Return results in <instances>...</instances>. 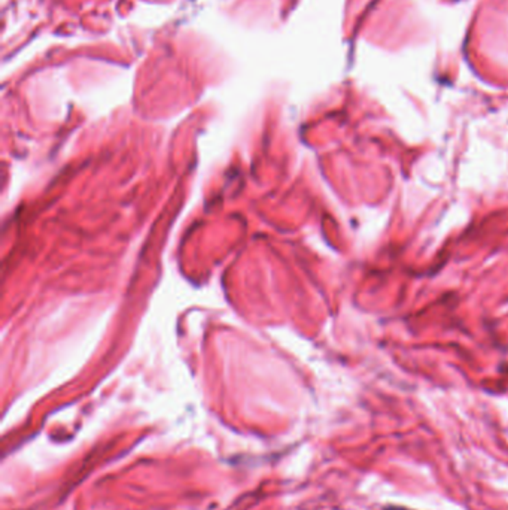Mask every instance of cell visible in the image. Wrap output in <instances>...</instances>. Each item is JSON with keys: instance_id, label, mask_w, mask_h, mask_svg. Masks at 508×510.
Listing matches in <instances>:
<instances>
[{"instance_id": "6da1fadb", "label": "cell", "mask_w": 508, "mask_h": 510, "mask_svg": "<svg viewBox=\"0 0 508 510\" xmlns=\"http://www.w3.org/2000/svg\"><path fill=\"white\" fill-rule=\"evenodd\" d=\"M385 510H407V509H402V507H386Z\"/></svg>"}]
</instances>
